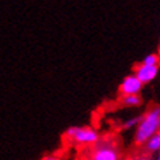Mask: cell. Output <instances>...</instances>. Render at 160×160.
Here are the masks:
<instances>
[{
    "instance_id": "8",
    "label": "cell",
    "mask_w": 160,
    "mask_h": 160,
    "mask_svg": "<svg viewBox=\"0 0 160 160\" xmlns=\"http://www.w3.org/2000/svg\"><path fill=\"white\" fill-rule=\"evenodd\" d=\"M159 61H160L159 56L155 54V53H152V54H148V56L144 57L142 64H145V65H151V67H158Z\"/></svg>"
},
{
    "instance_id": "10",
    "label": "cell",
    "mask_w": 160,
    "mask_h": 160,
    "mask_svg": "<svg viewBox=\"0 0 160 160\" xmlns=\"http://www.w3.org/2000/svg\"><path fill=\"white\" fill-rule=\"evenodd\" d=\"M130 160H151V159L147 158V156H136V158L130 159Z\"/></svg>"
},
{
    "instance_id": "5",
    "label": "cell",
    "mask_w": 160,
    "mask_h": 160,
    "mask_svg": "<svg viewBox=\"0 0 160 160\" xmlns=\"http://www.w3.org/2000/svg\"><path fill=\"white\" fill-rule=\"evenodd\" d=\"M158 73H159V67L145 65L142 62L136 67V69H134V75L137 76L142 84H147V83H151L152 80H155Z\"/></svg>"
},
{
    "instance_id": "11",
    "label": "cell",
    "mask_w": 160,
    "mask_h": 160,
    "mask_svg": "<svg viewBox=\"0 0 160 160\" xmlns=\"http://www.w3.org/2000/svg\"><path fill=\"white\" fill-rule=\"evenodd\" d=\"M42 160H58V158H56V156H45V158H43Z\"/></svg>"
},
{
    "instance_id": "2",
    "label": "cell",
    "mask_w": 160,
    "mask_h": 160,
    "mask_svg": "<svg viewBox=\"0 0 160 160\" xmlns=\"http://www.w3.org/2000/svg\"><path fill=\"white\" fill-rule=\"evenodd\" d=\"M65 137L79 145H97L99 142V134L92 128L72 126L65 132Z\"/></svg>"
},
{
    "instance_id": "3",
    "label": "cell",
    "mask_w": 160,
    "mask_h": 160,
    "mask_svg": "<svg viewBox=\"0 0 160 160\" xmlns=\"http://www.w3.org/2000/svg\"><path fill=\"white\" fill-rule=\"evenodd\" d=\"M91 160H119V152L111 141H99L91 152Z\"/></svg>"
},
{
    "instance_id": "7",
    "label": "cell",
    "mask_w": 160,
    "mask_h": 160,
    "mask_svg": "<svg viewBox=\"0 0 160 160\" xmlns=\"http://www.w3.org/2000/svg\"><path fill=\"white\" fill-rule=\"evenodd\" d=\"M121 102L126 107H137L141 105V98L140 95H128V97H122Z\"/></svg>"
},
{
    "instance_id": "4",
    "label": "cell",
    "mask_w": 160,
    "mask_h": 160,
    "mask_svg": "<svg viewBox=\"0 0 160 160\" xmlns=\"http://www.w3.org/2000/svg\"><path fill=\"white\" fill-rule=\"evenodd\" d=\"M142 83L138 80V78L133 75H128L122 80L121 86H119V92L121 97H128V95H138L140 91L142 90Z\"/></svg>"
},
{
    "instance_id": "1",
    "label": "cell",
    "mask_w": 160,
    "mask_h": 160,
    "mask_svg": "<svg viewBox=\"0 0 160 160\" xmlns=\"http://www.w3.org/2000/svg\"><path fill=\"white\" fill-rule=\"evenodd\" d=\"M160 132V106H153L141 117L138 126L136 128L134 142L137 145H145V142Z\"/></svg>"
},
{
    "instance_id": "12",
    "label": "cell",
    "mask_w": 160,
    "mask_h": 160,
    "mask_svg": "<svg viewBox=\"0 0 160 160\" xmlns=\"http://www.w3.org/2000/svg\"><path fill=\"white\" fill-rule=\"evenodd\" d=\"M156 160H160V153L158 155V158H156Z\"/></svg>"
},
{
    "instance_id": "9",
    "label": "cell",
    "mask_w": 160,
    "mask_h": 160,
    "mask_svg": "<svg viewBox=\"0 0 160 160\" xmlns=\"http://www.w3.org/2000/svg\"><path fill=\"white\" fill-rule=\"evenodd\" d=\"M140 121H141V118H138V117L130 118V119H128V121L123 122L122 128H123V129H132V128H134V126H138Z\"/></svg>"
},
{
    "instance_id": "13",
    "label": "cell",
    "mask_w": 160,
    "mask_h": 160,
    "mask_svg": "<svg viewBox=\"0 0 160 160\" xmlns=\"http://www.w3.org/2000/svg\"><path fill=\"white\" fill-rule=\"evenodd\" d=\"M159 137H160V132H159Z\"/></svg>"
},
{
    "instance_id": "6",
    "label": "cell",
    "mask_w": 160,
    "mask_h": 160,
    "mask_svg": "<svg viewBox=\"0 0 160 160\" xmlns=\"http://www.w3.org/2000/svg\"><path fill=\"white\" fill-rule=\"evenodd\" d=\"M145 149H147V152H151V153L160 152V137H159V134H156L152 138L148 140V141L145 142Z\"/></svg>"
}]
</instances>
